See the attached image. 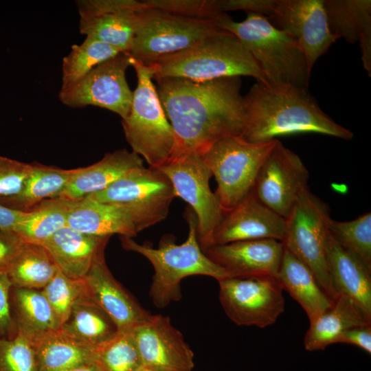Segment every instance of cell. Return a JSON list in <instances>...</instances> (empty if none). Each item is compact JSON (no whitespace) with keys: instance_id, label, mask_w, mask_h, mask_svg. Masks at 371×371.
I'll return each instance as SVG.
<instances>
[{"instance_id":"44","label":"cell","mask_w":371,"mask_h":371,"mask_svg":"<svg viewBox=\"0 0 371 371\" xmlns=\"http://www.w3.org/2000/svg\"><path fill=\"white\" fill-rule=\"evenodd\" d=\"M27 212L10 208L0 203V231H14L25 218Z\"/></svg>"},{"instance_id":"4","label":"cell","mask_w":371,"mask_h":371,"mask_svg":"<svg viewBox=\"0 0 371 371\" xmlns=\"http://www.w3.org/2000/svg\"><path fill=\"white\" fill-rule=\"evenodd\" d=\"M236 22L226 13L218 18L219 26L234 35L254 58L269 83L307 88L311 73L297 41L276 28L265 16L246 12Z\"/></svg>"},{"instance_id":"34","label":"cell","mask_w":371,"mask_h":371,"mask_svg":"<svg viewBox=\"0 0 371 371\" xmlns=\"http://www.w3.org/2000/svg\"><path fill=\"white\" fill-rule=\"evenodd\" d=\"M120 52L106 43L86 36L82 43L73 45L70 52L63 58L60 89L71 87L94 67Z\"/></svg>"},{"instance_id":"19","label":"cell","mask_w":371,"mask_h":371,"mask_svg":"<svg viewBox=\"0 0 371 371\" xmlns=\"http://www.w3.org/2000/svg\"><path fill=\"white\" fill-rule=\"evenodd\" d=\"M286 225V218L265 206L251 191L225 213L212 234L210 246L257 239L282 242Z\"/></svg>"},{"instance_id":"27","label":"cell","mask_w":371,"mask_h":371,"mask_svg":"<svg viewBox=\"0 0 371 371\" xmlns=\"http://www.w3.org/2000/svg\"><path fill=\"white\" fill-rule=\"evenodd\" d=\"M368 325H371V318L350 298L339 295L329 309L310 322L304 339V348L311 352L324 350L337 344L344 331Z\"/></svg>"},{"instance_id":"22","label":"cell","mask_w":371,"mask_h":371,"mask_svg":"<svg viewBox=\"0 0 371 371\" xmlns=\"http://www.w3.org/2000/svg\"><path fill=\"white\" fill-rule=\"evenodd\" d=\"M111 236L85 234L65 226L43 245L58 269L74 280L82 279L95 260L104 254Z\"/></svg>"},{"instance_id":"40","label":"cell","mask_w":371,"mask_h":371,"mask_svg":"<svg viewBox=\"0 0 371 371\" xmlns=\"http://www.w3.org/2000/svg\"><path fill=\"white\" fill-rule=\"evenodd\" d=\"M32 164L0 156V198L18 194L31 169Z\"/></svg>"},{"instance_id":"20","label":"cell","mask_w":371,"mask_h":371,"mask_svg":"<svg viewBox=\"0 0 371 371\" xmlns=\"http://www.w3.org/2000/svg\"><path fill=\"white\" fill-rule=\"evenodd\" d=\"M82 280L87 297L111 317L119 332L131 331L150 316L113 277L104 254L95 260Z\"/></svg>"},{"instance_id":"26","label":"cell","mask_w":371,"mask_h":371,"mask_svg":"<svg viewBox=\"0 0 371 371\" xmlns=\"http://www.w3.org/2000/svg\"><path fill=\"white\" fill-rule=\"evenodd\" d=\"M276 278L300 304L309 322L333 304L334 300L321 287L311 269L285 247Z\"/></svg>"},{"instance_id":"7","label":"cell","mask_w":371,"mask_h":371,"mask_svg":"<svg viewBox=\"0 0 371 371\" xmlns=\"http://www.w3.org/2000/svg\"><path fill=\"white\" fill-rule=\"evenodd\" d=\"M222 12L242 10L260 14L295 38L311 73L316 60L338 38L328 27L324 0H220Z\"/></svg>"},{"instance_id":"2","label":"cell","mask_w":371,"mask_h":371,"mask_svg":"<svg viewBox=\"0 0 371 371\" xmlns=\"http://www.w3.org/2000/svg\"><path fill=\"white\" fill-rule=\"evenodd\" d=\"M244 104L245 126L240 136L249 142L301 133L346 141L354 136L322 110L306 87L257 82L244 96Z\"/></svg>"},{"instance_id":"10","label":"cell","mask_w":371,"mask_h":371,"mask_svg":"<svg viewBox=\"0 0 371 371\" xmlns=\"http://www.w3.org/2000/svg\"><path fill=\"white\" fill-rule=\"evenodd\" d=\"M329 206L306 188L286 218L284 246L306 265L333 300L338 297L329 276L326 238L330 219Z\"/></svg>"},{"instance_id":"38","label":"cell","mask_w":371,"mask_h":371,"mask_svg":"<svg viewBox=\"0 0 371 371\" xmlns=\"http://www.w3.org/2000/svg\"><path fill=\"white\" fill-rule=\"evenodd\" d=\"M41 291L51 305L60 327L68 318L76 300L85 294L82 279L69 278L59 269Z\"/></svg>"},{"instance_id":"45","label":"cell","mask_w":371,"mask_h":371,"mask_svg":"<svg viewBox=\"0 0 371 371\" xmlns=\"http://www.w3.org/2000/svg\"><path fill=\"white\" fill-rule=\"evenodd\" d=\"M60 371H100L95 363L83 365Z\"/></svg>"},{"instance_id":"18","label":"cell","mask_w":371,"mask_h":371,"mask_svg":"<svg viewBox=\"0 0 371 371\" xmlns=\"http://www.w3.org/2000/svg\"><path fill=\"white\" fill-rule=\"evenodd\" d=\"M284 248L282 241L257 239L212 245L204 253L227 278H276Z\"/></svg>"},{"instance_id":"11","label":"cell","mask_w":371,"mask_h":371,"mask_svg":"<svg viewBox=\"0 0 371 371\" xmlns=\"http://www.w3.org/2000/svg\"><path fill=\"white\" fill-rule=\"evenodd\" d=\"M85 198L124 205L133 215L139 233L167 217L175 195L171 182L162 172L142 166Z\"/></svg>"},{"instance_id":"9","label":"cell","mask_w":371,"mask_h":371,"mask_svg":"<svg viewBox=\"0 0 371 371\" xmlns=\"http://www.w3.org/2000/svg\"><path fill=\"white\" fill-rule=\"evenodd\" d=\"M216 19L186 18L145 8L137 13L135 37L128 53L133 59L150 65L223 30Z\"/></svg>"},{"instance_id":"46","label":"cell","mask_w":371,"mask_h":371,"mask_svg":"<svg viewBox=\"0 0 371 371\" xmlns=\"http://www.w3.org/2000/svg\"><path fill=\"white\" fill-rule=\"evenodd\" d=\"M137 371H156V370H152V369L146 368V367H144V366H142V367L139 370H138Z\"/></svg>"},{"instance_id":"1","label":"cell","mask_w":371,"mask_h":371,"mask_svg":"<svg viewBox=\"0 0 371 371\" xmlns=\"http://www.w3.org/2000/svg\"><path fill=\"white\" fill-rule=\"evenodd\" d=\"M162 108L175 136L169 161L202 154L228 136H240L245 126L240 77L196 82L181 78L155 79Z\"/></svg>"},{"instance_id":"15","label":"cell","mask_w":371,"mask_h":371,"mask_svg":"<svg viewBox=\"0 0 371 371\" xmlns=\"http://www.w3.org/2000/svg\"><path fill=\"white\" fill-rule=\"evenodd\" d=\"M308 179L300 157L276 139L259 169L252 191L262 203L286 218L300 194L308 187Z\"/></svg>"},{"instance_id":"43","label":"cell","mask_w":371,"mask_h":371,"mask_svg":"<svg viewBox=\"0 0 371 371\" xmlns=\"http://www.w3.org/2000/svg\"><path fill=\"white\" fill-rule=\"evenodd\" d=\"M337 343L355 345L368 354L371 353V325L351 328L337 339Z\"/></svg>"},{"instance_id":"8","label":"cell","mask_w":371,"mask_h":371,"mask_svg":"<svg viewBox=\"0 0 371 371\" xmlns=\"http://www.w3.org/2000/svg\"><path fill=\"white\" fill-rule=\"evenodd\" d=\"M276 139L254 143L241 136H228L201 154L215 177V193L225 213L252 191L259 169Z\"/></svg>"},{"instance_id":"16","label":"cell","mask_w":371,"mask_h":371,"mask_svg":"<svg viewBox=\"0 0 371 371\" xmlns=\"http://www.w3.org/2000/svg\"><path fill=\"white\" fill-rule=\"evenodd\" d=\"M75 3L80 34L129 52L137 13L146 8L142 1L77 0Z\"/></svg>"},{"instance_id":"37","label":"cell","mask_w":371,"mask_h":371,"mask_svg":"<svg viewBox=\"0 0 371 371\" xmlns=\"http://www.w3.org/2000/svg\"><path fill=\"white\" fill-rule=\"evenodd\" d=\"M0 371H41L32 335L17 329L14 337L0 338Z\"/></svg>"},{"instance_id":"33","label":"cell","mask_w":371,"mask_h":371,"mask_svg":"<svg viewBox=\"0 0 371 371\" xmlns=\"http://www.w3.org/2000/svg\"><path fill=\"white\" fill-rule=\"evenodd\" d=\"M58 269L44 246L25 243L7 273L13 287L41 290Z\"/></svg>"},{"instance_id":"30","label":"cell","mask_w":371,"mask_h":371,"mask_svg":"<svg viewBox=\"0 0 371 371\" xmlns=\"http://www.w3.org/2000/svg\"><path fill=\"white\" fill-rule=\"evenodd\" d=\"M60 329L76 341L95 348L119 333L114 322L87 297L86 292L73 305Z\"/></svg>"},{"instance_id":"23","label":"cell","mask_w":371,"mask_h":371,"mask_svg":"<svg viewBox=\"0 0 371 371\" xmlns=\"http://www.w3.org/2000/svg\"><path fill=\"white\" fill-rule=\"evenodd\" d=\"M144 166V159L126 148L106 153L98 162L78 168L60 197L80 200L101 192L132 170Z\"/></svg>"},{"instance_id":"13","label":"cell","mask_w":371,"mask_h":371,"mask_svg":"<svg viewBox=\"0 0 371 371\" xmlns=\"http://www.w3.org/2000/svg\"><path fill=\"white\" fill-rule=\"evenodd\" d=\"M133 58L122 52L91 70L71 87L60 89L58 99L73 109L95 106L106 109L125 119L131 110L133 92L126 78Z\"/></svg>"},{"instance_id":"25","label":"cell","mask_w":371,"mask_h":371,"mask_svg":"<svg viewBox=\"0 0 371 371\" xmlns=\"http://www.w3.org/2000/svg\"><path fill=\"white\" fill-rule=\"evenodd\" d=\"M330 32L350 43H359L363 67L371 76V1L324 0Z\"/></svg>"},{"instance_id":"17","label":"cell","mask_w":371,"mask_h":371,"mask_svg":"<svg viewBox=\"0 0 371 371\" xmlns=\"http://www.w3.org/2000/svg\"><path fill=\"white\" fill-rule=\"evenodd\" d=\"M131 332L143 366L156 371H192L194 353L169 317L151 314Z\"/></svg>"},{"instance_id":"28","label":"cell","mask_w":371,"mask_h":371,"mask_svg":"<svg viewBox=\"0 0 371 371\" xmlns=\"http://www.w3.org/2000/svg\"><path fill=\"white\" fill-rule=\"evenodd\" d=\"M77 170L32 164L20 192L12 196L0 198V203L28 212L42 201L60 197Z\"/></svg>"},{"instance_id":"24","label":"cell","mask_w":371,"mask_h":371,"mask_svg":"<svg viewBox=\"0 0 371 371\" xmlns=\"http://www.w3.org/2000/svg\"><path fill=\"white\" fill-rule=\"evenodd\" d=\"M67 226L85 234L101 236L119 234L133 238L138 234L133 216L126 207L88 198L75 201Z\"/></svg>"},{"instance_id":"35","label":"cell","mask_w":371,"mask_h":371,"mask_svg":"<svg viewBox=\"0 0 371 371\" xmlns=\"http://www.w3.org/2000/svg\"><path fill=\"white\" fill-rule=\"evenodd\" d=\"M95 363L100 371H137L142 361L131 331L119 332L97 348Z\"/></svg>"},{"instance_id":"6","label":"cell","mask_w":371,"mask_h":371,"mask_svg":"<svg viewBox=\"0 0 371 371\" xmlns=\"http://www.w3.org/2000/svg\"><path fill=\"white\" fill-rule=\"evenodd\" d=\"M137 84L128 116L122 120L123 131L132 151L150 167L168 164L175 146L172 127L162 108L153 82L155 69L133 58Z\"/></svg>"},{"instance_id":"31","label":"cell","mask_w":371,"mask_h":371,"mask_svg":"<svg viewBox=\"0 0 371 371\" xmlns=\"http://www.w3.org/2000/svg\"><path fill=\"white\" fill-rule=\"evenodd\" d=\"M76 200L57 197L42 201L30 211L14 229L25 243L43 245L56 232L67 225Z\"/></svg>"},{"instance_id":"21","label":"cell","mask_w":371,"mask_h":371,"mask_svg":"<svg viewBox=\"0 0 371 371\" xmlns=\"http://www.w3.org/2000/svg\"><path fill=\"white\" fill-rule=\"evenodd\" d=\"M328 269L337 295L350 298L371 318V266L344 248L327 232Z\"/></svg>"},{"instance_id":"14","label":"cell","mask_w":371,"mask_h":371,"mask_svg":"<svg viewBox=\"0 0 371 371\" xmlns=\"http://www.w3.org/2000/svg\"><path fill=\"white\" fill-rule=\"evenodd\" d=\"M218 282L221 306L238 326L265 328L284 311L283 289L276 278H226Z\"/></svg>"},{"instance_id":"42","label":"cell","mask_w":371,"mask_h":371,"mask_svg":"<svg viewBox=\"0 0 371 371\" xmlns=\"http://www.w3.org/2000/svg\"><path fill=\"white\" fill-rule=\"evenodd\" d=\"M25 242L13 231H0V272H6Z\"/></svg>"},{"instance_id":"12","label":"cell","mask_w":371,"mask_h":371,"mask_svg":"<svg viewBox=\"0 0 371 371\" xmlns=\"http://www.w3.org/2000/svg\"><path fill=\"white\" fill-rule=\"evenodd\" d=\"M158 169L170 180L175 197L190 205L197 220V237L202 250L210 246L211 238L225 212L220 200L210 187L212 173L201 155L192 153L171 161Z\"/></svg>"},{"instance_id":"3","label":"cell","mask_w":371,"mask_h":371,"mask_svg":"<svg viewBox=\"0 0 371 371\" xmlns=\"http://www.w3.org/2000/svg\"><path fill=\"white\" fill-rule=\"evenodd\" d=\"M186 212L189 231L186 240L177 244L175 237L166 235L157 248L139 244L132 238L120 236L122 247L144 256L152 265L154 274L149 295L154 305L164 308L182 297L181 283L183 278L201 275L217 281L227 278L225 271L212 262L202 250L197 237V220L190 207Z\"/></svg>"},{"instance_id":"39","label":"cell","mask_w":371,"mask_h":371,"mask_svg":"<svg viewBox=\"0 0 371 371\" xmlns=\"http://www.w3.org/2000/svg\"><path fill=\"white\" fill-rule=\"evenodd\" d=\"M146 9L198 19H216L222 13L218 0H145Z\"/></svg>"},{"instance_id":"32","label":"cell","mask_w":371,"mask_h":371,"mask_svg":"<svg viewBox=\"0 0 371 371\" xmlns=\"http://www.w3.org/2000/svg\"><path fill=\"white\" fill-rule=\"evenodd\" d=\"M10 302L17 329L34 336L60 328L55 313L41 290L12 286Z\"/></svg>"},{"instance_id":"36","label":"cell","mask_w":371,"mask_h":371,"mask_svg":"<svg viewBox=\"0 0 371 371\" xmlns=\"http://www.w3.org/2000/svg\"><path fill=\"white\" fill-rule=\"evenodd\" d=\"M328 231L340 245L371 266L370 212L349 221L330 218Z\"/></svg>"},{"instance_id":"29","label":"cell","mask_w":371,"mask_h":371,"mask_svg":"<svg viewBox=\"0 0 371 371\" xmlns=\"http://www.w3.org/2000/svg\"><path fill=\"white\" fill-rule=\"evenodd\" d=\"M33 337L41 371H60L95 363L97 348L76 341L60 328Z\"/></svg>"},{"instance_id":"5","label":"cell","mask_w":371,"mask_h":371,"mask_svg":"<svg viewBox=\"0 0 371 371\" xmlns=\"http://www.w3.org/2000/svg\"><path fill=\"white\" fill-rule=\"evenodd\" d=\"M150 65L155 69V79L181 78L203 82L244 76L268 82L250 53L234 35L224 30Z\"/></svg>"},{"instance_id":"41","label":"cell","mask_w":371,"mask_h":371,"mask_svg":"<svg viewBox=\"0 0 371 371\" xmlns=\"http://www.w3.org/2000/svg\"><path fill=\"white\" fill-rule=\"evenodd\" d=\"M12 286L8 273L0 272V338L12 339L17 333L10 302Z\"/></svg>"}]
</instances>
